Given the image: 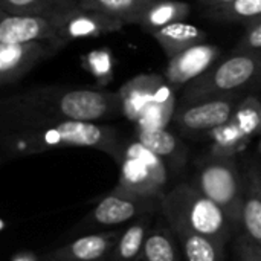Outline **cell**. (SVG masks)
Instances as JSON below:
<instances>
[{
	"label": "cell",
	"mask_w": 261,
	"mask_h": 261,
	"mask_svg": "<svg viewBox=\"0 0 261 261\" xmlns=\"http://www.w3.org/2000/svg\"><path fill=\"white\" fill-rule=\"evenodd\" d=\"M122 115L118 92L35 87L2 101V133L58 121L95 122Z\"/></svg>",
	"instance_id": "6da1fadb"
},
{
	"label": "cell",
	"mask_w": 261,
	"mask_h": 261,
	"mask_svg": "<svg viewBox=\"0 0 261 261\" xmlns=\"http://www.w3.org/2000/svg\"><path fill=\"white\" fill-rule=\"evenodd\" d=\"M124 141L116 128L80 121H58L11 133H2V150L8 158L44 153L64 147L96 148L115 161L119 159Z\"/></svg>",
	"instance_id": "7a4b0ae2"
},
{
	"label": "cell",
	"mask_w": 261,
	"mask_h": 261,
	"mask_svg": "<svg viewBox=\"0 0 261 261\" xmlns=\"http://www.w3.org/2000/svg\"><path fill=\"white\" fill-rule=\"evenodd\" d=\"M161 213L171 231H190L222 248L229 242L234 228L226 213L193 184H182L170 190L162 199Z\"/></svg>",
	"instance_id": "3957f363"
},
{
	"label": "cell",
	"mask_w": 261,
	"mask_h": 261,
	"mask_svg": "<svg viewBox=\"0 0 261 261\" xmlns=\"http://www.w3.org/2000/svg\"><path fill=\"white\" fill-rule=\"evenodd\" d=\"M261 80V50L234 52L190 83L184 92V104L240 95V90Z\"/></svg>",
	"instance_id": "277c9868"
},
{
	"label": "cell",
	"mask_w": 261,
	"mask_h": 261,
	"mask_svg": "<svg viewBox=\"0 0 261 261\" xmlns=\"http://www.w3.org/2000/svg\"><path fill=\"white\" fill-rule=\"evenodd\" d=\"M203 196L217 203L234 226L242 225L245 200V177L240 174L232 156H214L206 159L193 184Z\"/></svg>",
	"instance_id": "5b68a950"
},
{
	"label": "cell",
	"mask_w": 261,
	"mask_h": 261,
	"mask_svg": "<svg viewBox=\"0 0 261 261\" xmlns=\"http://www.w3.org/2000/svg\"><path fill=\"white\" fill-rule=\"evenodd\" d=\"M119 184L118 187L135 194L161 197L168 180L165 162L144 147L139 141L122 145L119 159Z\"/></svg>",
	"instance_id": "8992f818"
},
{
	"label": "cell",
	"mask_w": 261,
	"mask_h": 261,
	"mask_svg": "<svg viewBox=\"0 0 261 261\" xmlns=\"http://www.w3.org/2000/svg\"><path fill=\"white\" fill-rule=\"evenodd\" d=\"M162 199L135 194L116 185L89 216V226H116L161 211Z\"/></svg>",
	"instance_id": "52a82bcc"
},
{
	"label": "cell",
	"mask_w": 261,
	"mask_h": 261,
	"mask_svg": "<svg viewBox=\"0 0 261 261\" xmlns=\"http://www.w3.org/2000/svg\"><path fill=\"white\" fill-rule=\"evenodd\" d=\"M240 101V95H229L194 104H182L174 112V122L185 133H213L232 119Z\"/></svg>",
	"instance_id": "ba28073f"
},
{
	"label": "cell",
	"mask_w": 261,
	"mask_h": 261,
	"mask_svg": "<svg viewBox=\"0 0 261 261\" xmlns=\"http://www.w3.org/2000/svg\"><path fill=\"white\" fill-rule=\"evenodd\" d=\"M57 40L61 47L80 38H95L119 31L124 23L107 14L78 6L60 17H55Z\"/></svg>",
	"instance_id": "9c48e42d"
},
{
	"label": "cell",
	"mask_w": 261,
	"mask_h": 261,
	"mask_svg": "<svg viewBox=\"0 0 261 261\" xmlns=\"http://www.w3.org/2000/svg\"><path fill=\"white\" fill-rule=\"evenodd\" d=\"M61 47L50 41L0 44V83L9 86L20 81L38 63L55 55Z\"/></svg>",
	"instance_id": "30bf717a"
},
{
	"label": "cell",
	"mask_w": 261,
	"mask_h": 261,
	"mask_svg": "<svg viewBox=\"0 0 261 261\" xmlns=\"http://www.w3.org/2000/svg\"><path fill=\"white\" fill-rule=\"evenodd\" d=\"M121 234V231H110L84 236L40 255L35 261H110Z\"/></svg>",
	"instance_id": "8fae6325"
},
{
	"label": "cell",
	"mask_w": 261,
	"mask_h": 261,
	"mask_svg": "<svg viewBox=\"0 0 261 261\" xmlns=\"http://www.w3.org/2000/svg\"><path fill=\"white\" fill-rule=\"evenodd\" d=\"M29 41H50L58 44L55 20L52 17L11 15L2 12L0 44H20Z\"/></svg>",
	"instance_id": "7c38bea8"
},
{
	"label": "cell",
	"mask_w": 261,
	"mask_h": 261,
	"mask_svg": "<svg viewBox=\"0 0 261 261\" xmlns=\"http://www.w3.org/2000/svg\"><path fill=\"white\" fill-rule=\"evenodd\" d=\"M220 55V47L216 44H196L176 57L170 58L165 78L168 84L179 87L193 83L205 72H208Z\"/></svg>",
	"instance_id": "4fadbf2b"
},
{
	"label": "cell",
	"mask_w": 261,
	"mask_h": 261,
	"mask_svg": "<svg viewBox=\"0 0 261 261\" xmlns=\"http://www.w3.org/2000/svg\"><path fill=\"white\" fill-rule=\"evenodd\" d=\"M165 80L158 75V73H148V75H139L128 83H125L119 90L118 95L121 98L122 104V115L133 121L138 122L150 102L153 101L159 86Z\"/></svg>",
	"instance_id": "5bb4252c"
},
{
	"label": "cell",
	"mask_w": 261,
	"mask_h": 261,
	"mask_svg": "<svg viewBox=\"0 0 261 261\" xmlns=\"http://www.w3.org/2000/svg\"><path fill=\"white\" fill-rule=\"evenodd\" d=\"M136 141L161 158L167 167L177 171L187 159V147L165 128H138Z\"/></svg>",
	"instance_id": "9a60e30c"
},
{
	"label": "cell",
	"mask_w": 261,
	"mask_h": 261,
	"mask_svg": "<svg viewBox=\"0 0 261 261\" xmlns=\"http://www.w3.org/2000/svg\"><path fill=\"white\" fill-rule=\"evenodd\" d=\"M242 226L251 242L261 248V170L252 165L245 176Z\"/></svg>",
	"instance_id": "2e32d148"
},
{
	"label": "cell",
	"mask_w": 261,
	"mask_h": 261,
	"mask_svg": "<svg viewBox=\"0 0 261 261\" xmlns=\"http://www.w3.org/2000/svg\"><path fill=\"white\" fill-rule=\"evenodd\" d=\"M156 41L161 44L164 52L167 54L168 58L176 57L177 54L196 46L202 44L206 40V32L202 31L200 28L190 24V23H173L168 24L156 32L151 34Z\"/></svg>",
	"instance_id": "e0dca14e"
},
{
	"label": "cell",
	"mask_w": 261,
	"mask_h": 261,
	"mask_svg": "<svg viewBox=\"0 0 261 261\" xmlns=\"http://www.w3.org/2000/svg\"><path fill=\"white\" fill-rule=\"evenodd\" d=\"M190 11H191L190 5L185 2L154 0L144 9L138 24L144 31H148L153 34L168 24L184 21L188 17Z\"/></svg>",
	"instance_id": "ac0fdd59"
},
{
	"label": "cell",
	"mask_w": 261,
	"mask_h": 261,
	"mask_svg": "<svg viewBox=\"0 0 261 261\" xmlns=\"http://www.w3.org/2000/svg\"><path fill=\"white\" fill-rule=\"evenodd\" d=\"M81 6L80 0H0L2 12L11 15L60 17Z\"/></svg>",
	"instance_id": "d6986e66"
},
{
	"label": "cell",
	"mask_w": 261,
	"mask_h": 261,
	"mask_svg": "<svg viewBox=\"0 0 261 261\" xmlns=\"http://www.w3.org/2000/svg\"><path fill=\"white\" fill-rule=\"evenodd\" d=\"M150 214L135 220L119 237L110 261H141L145 240L150 234Z\"/></svg>",
	"instance_id": "ffe728a7"
},
{
	"label": "cell",
	"mask_w": 261,
	"mask_h": 261,
	"mask_svg": "<svg viewBox=\"0 0 261 261\" xmlns=\"http://www.w3.org/2000/svg\"><path fill=\"white\" fill-rule=\"evenodd\" d=\"M154 0H80L86 9L107 14L124 24H138L144 9Z\"/></svg>",
	"instance_id": "44dd1931"
},
{
	"label": "cell",
	"mask_w": 261,
	"mask_h": 261,
	"mask_svg": "<svg viewBox=\"0 0 261 261\" xmlns=\"http://www.w3.org/2000/svg\"><path fill=\"white\" fill-rule=\"evenodd\" d=\"M203 15L216 23L249 24L261 17V0H236L225 6L206 8Z\"/></svg>",
	"instance_id": "7402d4cb"
},
{
	"label": "cell",
	"mask_w": 261,
	"mask_h": 261,
	"mask_svg": "<svg viewBox=\"0 0 261 261\" xmlns=\"http://www.w3.org/2000/svg\"><path fill=\"white\" fill-rule=\"evenodd\" d=\"M167 83L164 81L159 86L153 101L136 122L138 128H165L171 115H174V95Z\"/></svg>",
	"instance_id": "603a6c76"
},
{
	"label": "cell",
	"mask_w": 261,
	"mask_h": 261,
	"mask_svg": "<svg viewBox=\"0 0 261 261\" xmlns=\"http://www.w3.org/2000/svg\"><path fill=\"white\" fill-rule=\"evenodd\" d=\"M185 261H225V248L190 231H173Z\"/></svg>",
	"instance_id": "cb8c5ba5"
},
{
	"label": "cell",
	"mask_w": 261,
	"mask_h": 261,
	"mask_svg": "<svg viewBox=\"0 0 261 261\" xmlns=\"http://www.w3.org/2000/svg\"><path fill=\"white\" fill-rule=\"evenodd\" d=\"M176 240L170 226L151 229L145 240L141 261H180Z\"/></svg>",
	"instance_id": "d4e9b609"
},
{
	"label": "cell",
	"mask_w": 261,
	"mask_h": 261,
	"mask_svg": "<svg viewBox=\"0 0 261 261\" xmlns=\"http://www.w3.org/2000/svg\"><path fill=\"white\" fill-rule=\"evenodd\" d=\"M231 121L246 138L261 132V102L255 96L242 99Z\"/></svg>",
	"instance_id": "484cf974"
},
{
	"label": "cell",
	"mask_w": 261,
	"mask_h": 261,
	"mask_svg": "<svg viewBox=\"0 0 261 261\" xmlns=\"http://www.w3.org/2000/svg\"><path fill=\"white\" fill-rule=\"evenodd\" d=\"M83 67L92 73L101 86L113 76V57L109 49H98L83 57Z\"/></svg>",
	"instance_id": "4316f807"
},
{
	"label": "cell",
	"mask_w": 261,
	"mask_h": 261,
	"mask_svg": "<svg viewBox=\"0 0 261 261\" xmlns=\"http://www.w3.org/2000/svg\"><path fill=\"white\" fill-rule=\"evenodd\" d=\"M261 50V17L246 24V32L237 43L234 52H251Z\"/></svg>",
	"instance_id": "83f0119b"
},
{
	"label": "cell",
	"mask_w": 261,
	"mask_h": 261,
	"mask_svg": "<svg viewBox=\"0 0 261 261\" xmlns=\"http://www.w3.org/2000/svg\"><path fill=\"white\" fill-rule=\"evenodd\" d=\"M236 254L239 261H261V248L248 239L240 236L236 242Z\"/></svg>",
	"instance_id": "f1b7e54d"
},
{
	"label": "cell",
	"mask_w": 261,
	"mask_h": 261,
	"mask_svg": "<svg viewBox=\"0 0 261 261\" xmlns=\"http://www.w3.org/2000/svg\"><path fill=\"white\" fill-rule=\"evenodd\" d=\"M236 0H197V3L200 6H203L205 9L206 8H217V6H225V5H229Z\"/></svg>",
	"instance_id": "f546056e"
},
{
	"label": "cell",
	"mask_w": 261,
	"mask_h": 261,
	"mask_svg": "<svg viewBox=\"0 0 261 261\" xmlns=\"http://www.w3.org/2000/svg\"><path fill=\"white\" fill-rule=\"evenodd\" d=\"M258 151L261 153V139H260V144H258Z\"/></svg>",
	"instance_id": "4dcf8cb0"
}]
</instances>
